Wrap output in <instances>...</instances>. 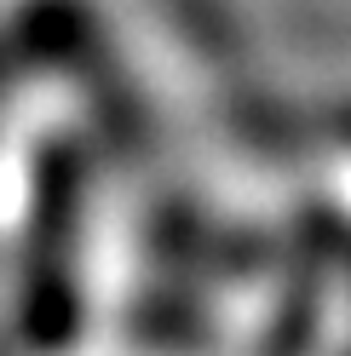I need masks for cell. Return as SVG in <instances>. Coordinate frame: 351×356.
Masks as SVG:
<instances>
[{
    "mask_svg": "<svg viewBox=\"0 0 351 356\" xmlns=\"http://www.w3.org/2000/svg\"><path fill=\"white\" fill-rule=\"evenodd\" d=\"M334 195H340L345 213H351V155H340V167H334Z\"/></svg>",
    "mask_w": 351,
    "mask_h": 356,
    "instance_id": "cell-2",
    "label": "cell"
},
{
    "mask_svg": "<svg viewBox=\"0 0 351 356\" xmlns=\"http://www.w3.org/2000/svg\"><path fill=\"white\" fill-rule=\"evenodd\" d=\"M0 241L17 264V333L35 350L63 345L81 316V138L70 121L24 127L12 155H0Z\"/></svg>",
    "mask_w": 351,
    "mask_h": 356,
    "instance_id": "cell-1",
    "label": "cell"
}]
</instances>
